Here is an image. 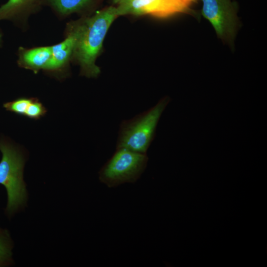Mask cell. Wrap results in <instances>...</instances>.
I'll list each match as a JSON object with an SVG mask.
<instances>
[{"instance_id": "6da1fadb", "label": "cell", "mask_w": 267, "mask_h": 267, "mask_svg": "<svg viewBox=\"0 0 267 267\" xmlns=\"http://www.w3.org/2000/svg\"><path fill=\"white\" fill-rule=\"evenodd\" d=\"M118 16L116 7L110 6L77 21L78 35L72 58L80 66L82 76L90 78L100 74L96 59L109 28Z\"/></svg>"}, {"instance_id": "7a4b0ae2", "label": "cell", "mask_w": 267, "mask_h": 267, "mask_svg": "<svg viewBox=\"0 0 267 267\" xmlns=\"http://www.w3.org/2000/svg\"><path fill=\"white\" fill-rule=\"evenodd\" d=\"M0 184L6 191L5 215L10 218L20 210L27 200L26 185L23 180L25 157L21 151L9 139L0 137Z\"/></svg>"}, {"instance_id": "3957f363", "label": "cell", "mask_w": 267, "mask_h": 267, "mask_svg": "<svg viewBox=\"0 0 267 267\" xmlns=\"http://www.w3.org/2000/svg\"><path fill=\"white\" fill-rule=\"evenodd\" d=\"M169 102V97H164L149 109L121 121L116 149L125 148L147 154L155 137L159 121Z\"/></svg>"}, {"instance_id": "277c9868", "label": "cell", "mask_w": 267, "mask_h": 267, "mask_svg": "<svg viewBox=\"0 0 267 267\" xmlns=\"http://www.w3.org/2000/svg\"><path fill=\"white\" fill-rule=\"evenodd\" d=\"M148 161L147 154L117 148L99 171V179L110 188L134 183L144 172Z\"/></svg>"}, {"instance_id": "5b68a950", "label": "cell", "mask_w": 267, "mask_h": 267, "mask_svg": "<svg viewBox=\"0 0 267 267\" xmlns=\"http://www.w3.org/2000/svg\"><path fill=\"white\" fill-rule=\"evenodd\" d=\"M192 3L187 0H124L116 8L119 16L149 15L164 18L189 11Z\"/></svg>"}, {"instance_id": "8992f818", "label": "cell", "mask_w": 267, "mask_h": 267, "mask_svg": "<svg viewBox=\"0 0 267 267\" xmlns=\"http://www.w3.org/2000/svg\"><path fill=\"white\" fill-rule=\"evenodd\" d=\"M202 15L221 39L231 42L238 25L236 5L230 0H201Z\"/></svg>"}, {"instance_id": "52a82bcc", "label": "cell", "mask_w": 267, "mask_h": 267, "mask_svg": "<svg viewBox=\"0 0 267 267\" xmlns=\"http://www.w3.org/2000/svg\"><path fill=\"white\" fill-rule=\"evenodd\" d=\"M78 35L77 21L70 23L67 26L64 40L51 46V56L45 71L56 72L67 66L72 57Z\"/></svg>"}, {"instance_id": "ba28073f", "label": "cell", "mask_w": 267, "mask_h": 267, "mask_svg": "<svg viewBox=\"0 0 267 267\" xmlns=\"http://www.w3.org/2000/svg\"><path fill=\"white\" fill-rule=\"evenodd\" d=\"M51 56V46L31 48L20 47L18 49L19 66L33 71L35 73L45 70Z\"/></svg>"}, {"instance_id": "9c48e42d", "label": "cell", "mask_w": 267, "mask_h": 267, "mask_svg": "<svg viewBox=\"0 0 267 267\" xmlns=\"http://www.w3.org/2000/svg\"><path fill=\"white\" fill-rule=\"evenodd\" d=\"M41 0H8L0 6V21L14 20L38 10Z\"/></svg>"}, {"instance_id": "30bf717a", "label": "cell", "mask_w": 267, "mask_h": 267, "mask_svg": "<svg viewBox=\"0 0 267 267\" xmlns=\"http://www.w3.org/2000/svg\"><path fill=\"white\" fill-rule=\"evenodd\" d=\"M95 0H41L42 5L50 7L58 15L66 16L82 12L91 7Z\"/></svg>"}, {"instance_id": "8fae6325", "label": "cell", "mask_w": 267, "mask_h": 267, "mask_svg": "<svg viewBox=\"0 0 267 267\" xmlns=\"http://www.w3.org/2000/svg\"><path fill=\"white\" fill-rule=\"evenodd\" d=\"M13 242L9 231L0 227V267L13 264Z\"/></svg>"}, {"instance_id": "7c38bea8", "label": "cell", "mask_w": 267, "mask_h": 267, "mask_svg": "<svg viewBox=\"0 0 267 267\" xmlns=\"http://www.w3.org/2000/svg\"><path fill=\"white\" fill-rule=\"evenodd\" d=\"M33 98V97H19L12 101L4 103L2 106L7 111L24 116L28 106Z\"/></svg>"}, {"instance_id": "4fadbf2b", "label": "cell", "mask_w": 267, "mask_h": 267, "mask_svg": "<svg viewBox=\"0 0 267 267\" xmlns=\"http://www.w3.org/2000/svg\"><path fill=\"white\" fill-rule=\"evenodd\" d=\"M47 110L44 106L36 98H34L28 106L25 116L32 119L38 120L44 116Z\"/></svg>"}, {"instance_id": "5bb4252c", "label": "cell", "mask_w": 267, "mask_h": 267, "mask_svg": "<svg viewBox=\"0 0 267 267\" xmlns=\"http://www.w3.org/2000/svg\"><path fill=\"white\" fill-rule=\"evenodd\" d=\"M3 42V34L0 29V47L1 46Z\"/></svg>"}, {"instance_id": "9a60e30c", "label": "cell", "mask_w": 267, "mask_h": 267, "mask_svg": "<svg viewBox=\"0 0 267 267\" xmlns=\"http://www.w3.org/2000/svg\"><path fill=\"white\" fill-rule=\"evenodd\" d=\"M123 0H113V2L115 4H118Z\"/></svg>"}, {"instance_id": "2e32d148", "label": "cell", "mask_w": 267, "mask_h": 267, "mask_svg": "<svg viewBox=\"0 0 267 267\" xmlns=\"http://www.w3.org/2000/svg\"><path fill=\"white\" fill-rule=\"evenodd\" d=\"M187 0L191 2V3H193V2H195V1H196V0Z\"/></svg>"}]
</instances>
